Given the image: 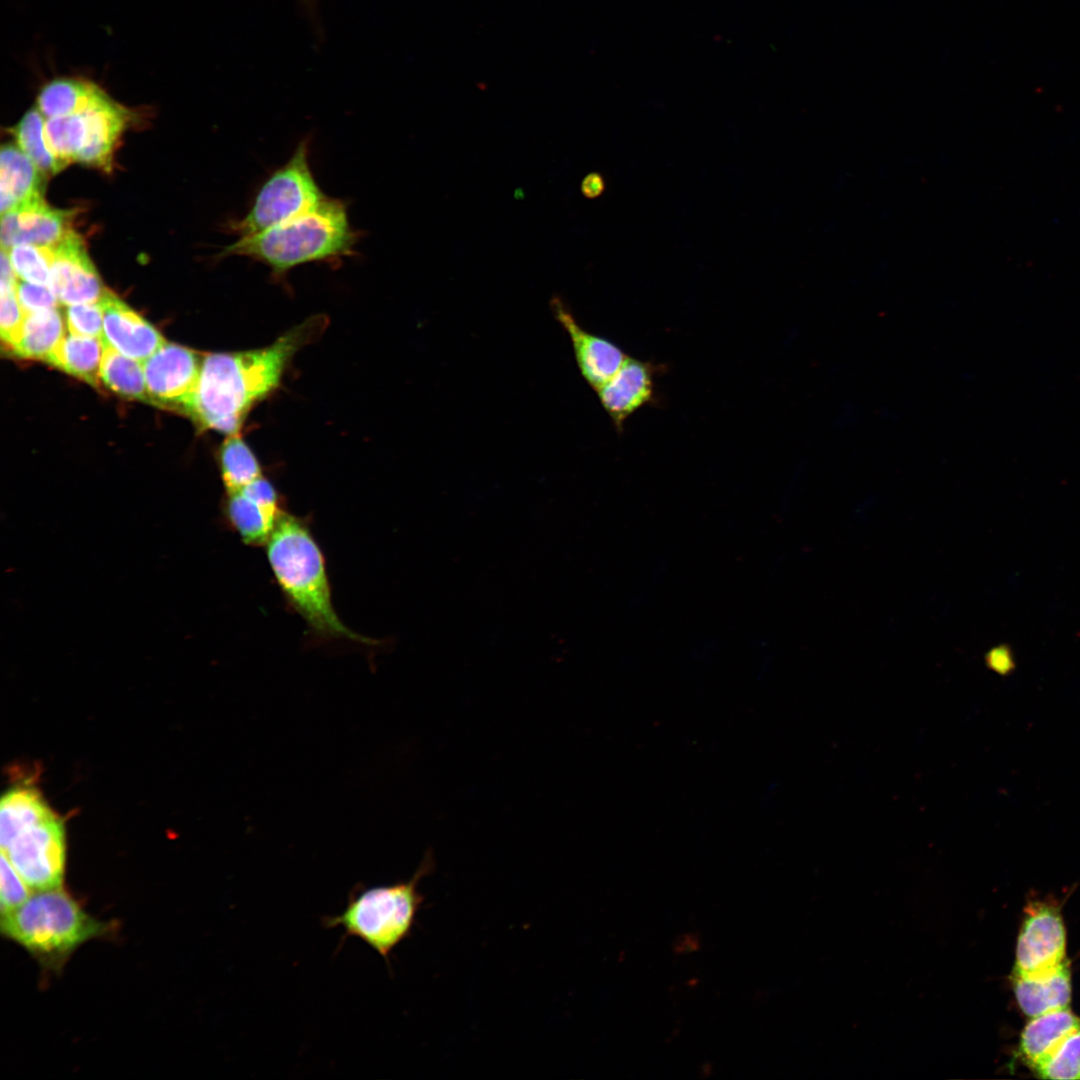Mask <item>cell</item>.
I'll return each instance as SVG.
<instances>
[{
    "label": "cell",
    "instance_id": "1",
    "mask_svg": "<svg viewBox=\"0 0 1080 1080\" xmlns=\"http://www.w3.org/2000/svg\"><path fill=\"white\" fill-rule=\"evenodd\" d=\"M327 323L326 317L313 316L268 346L205 355L187 414L206 429L239 433L250 411L279 387L295 354L320 336Z\"/></svg>",
    "mask_w": 1080,
    "mask_h": 1080
},
{
    "label": "cell",
    "instance_id": "2",
    "mask_svg": "<svg viewBox=\"0 0 1080 1080\" xmlns=\"http://www.w3.org/2000/svg\"><path fill=\"white\" fill-rule=\"evenodd\" d=\"M265 546L281 593L314 635L366 646L380 643L349 629L336 613L325 557L307 520L286 512Z\"/></svg>",
    "mask_w": 1080,
    "mask_h": 1080
},
{
    "label": "cell",
    "instance_id": "3",
    "mask_svg": "<svg viewBox=\"0 0 1080 1080\" xmlns=\"http://www.w3.org/2000/svg\"><path fill=\"white\" fill-rule=\"evenodd\" d=\"M359 233L348 219L342 200L326 197L311 210L268 228L239 237L220 256H244L270 268L281 277L311 262L335 263L355 252Z\"/></svg>",
    "mask_w": 1080,
    "mask_h": 1080
},
{
    "label": "cell",
    "instance_id": "4",
    "mask_svg": "<svg viewBox=\"0 0 1080 1080\" xmlns=\"http://www.w3.org/2000/svg\"><path fill=\"white\" fill-rule=\"evenodd\" d=\"M112 923L87 913L63 887L34 891L1 916V932L22 946L48 972H60L89 940L110 935Z\"/></svg>",
    "mask_w": 1080,
    "mask_h": 1080
},
{
    "label": "cell",
    "instance_id": "5",
    "mask_svg": "<svg viewBox=\"0 0 1080 1080\" xmlns=\"http://www.w3.org/2000/svg\"><path fill=\"white\" fill-rule=\"evenodd\" d=\"M434 862L427 852L411 879L391 885L364 887L358 884L348 895L344 910L321 919L324 928L341 927L342 942L356 937L375 950L389 966L390 954L411 935L424 901L418 891L420 879L431 872Z\"/></svg>",
    "mask_w": 1080,
    "mask_h": 1080
},
{
    "label": "cell",
    "instance_id": "6",
    "mask_svg": "<svg viewBox=\"0 0 1080 1080\" xmlns=\"http://www.w3.org/2000/svg\"><path fill=\"white\" fill-rule=\"evenodd\" d=\"M326 197L310 168L309 139L305 138L263 183L248 212L231 229L239 237L262 232L311 210Z\"/></svg>",
    "mask_w": 1080,
    "mask_h": 1080
},
{
    "label": "cell",
    "instance_id": "7",
    "mask_svg": "<svg viewBox=\"0 0 1080 1080\" xmlns=\"http://www.w3.org/2000/svg\"><path fill=\"white\" fill-rule=\"evenodd\" d=\"M1 853L32 891L63 887L65 831L55 813L20 832Z\"/></svg>",
    "mask_w": 1080,
    "mask_h": 1080
},
{
    "label": "cell",
    "instance_id": "8",
    "mask_svg": "<svg viewBox=\"0 0 1080 1080\" xmlns=\"http://www.w3.org/2000/svg\"><path fill=\"white\" fill-rule=\"evenodd\" d=\"M202 360L186 347L162 345L143 362L149 400L187 413L197 390Z\"/></svg>",
    "mask_w": 1080,
    "mask_h": 1080
},
{
    "label": "cell",
    "instance_id": "9",
    "mask_svg": "<svg viewBox=\"0 0 1080 1080\" xmlns=\"http://www.w3.org/2000/svg\"><path fill=\"white\" fill-rule=\"evenodd\" d=\"M1065 947L1060 914L1044 904L1033 906L1019 933L1014 975L1038 977L1055 971L1065 962Z\"/></svg>",
    "mask_w": 1080,
    "mask_h": 1080
},
{
    "label": "cell",
    "instance_id": "10",
    "mask_svg": "<svg viewBox=\"0 0 1080 1080\" xmlns=\"http://www.w3.org/2000/svg\"><path fill=\"white\" fill-rule=\"evenodd\" d=\"M49 287L67 306L99 301L105 293L80 236L70 231L51 248Z\"/></svg>",
    "mask_w": 1080,
    "mask_h": 1080
},
{
    "label": "cell",
    "instance_id": "11",
    "mask_svg": "<svg viewBox=\"0 0 1080 1080\" xmlns=\"http://www.w3.org/2000/svg\"><path fill=\"white\" fill-rule=\"evenodd\" d=\"M1 216L3 250L20 244L53 248L72 231L74 211L53 208L38 194Z\"/></svg>",
    "mask_w": 1080,
    "mask_h": 1080
},
{
    "label": "cell",
    "instance_id": "12",
    "mask_svg": "<svg viewBox=\"0 0 1080 1080\" xmlns=\"http://www.w3.org/2000/svg\"><path fill=\"white\" fill-rule=\"evenodd\" d=\"M550 306L555 320L570 338L581 375L597 391L629 356L614 342L583 328L561 297H552Z\"/></svg>",
    "mask_w": 1080,
    "mask_h": 1080
},
{
    "label": "cell",
    "instance_id": "13",
    "mask_svg": "<svg viewBox=\"0 0 1080 1080\" xmlns=\"http://www.w3.org/2000/svg\"><path fill=\"white\" fill-rule=\"evenodd\" d=\"M85 135L77 162L110 171L115 146L131 112L97 85L82 108Z\"/></svg>",
    "mask_w": 1080,
    "mask_h": 1080
},
{
    "label": "cell",
    "instance_id": "14",
    "mask_svg": "<svg viewBox=\"0 0 1080 1080\" xmlns=\"http://www.w3.org/2000/svg\"><path fill=\"white\" fill-rule=\"evenodd\" d=\"M663 366L629 358L596 393L615 429L621 433L627 419L656 399V376Z\"/></svg>",
    "mask_w": 1080,
    "mask_h": 1080
},
{
    "label": "cell",
    "instance_id": "15",
    "mask_svg": "<svg viewBox=\"0 0 1080 1080\" xmlns=\"http://www.w3.org/2000/svg\"><path fill=\"white\" fill-rule=\"evenodd\" d=\"M101 340L121 354L144 362L166 343L163 336L118 297L105 291Z\"/></svg>",
    "mask_w": 1080,
    "mask_h": 1080
},
{
    "label": "cell",
    "instance_id": "16",
    "mask_svg": "<svg viewBox=\"0 0 1080 1080\" xmlns=\"http://www.w3.org/2000/svg\"><path fill=\"white\" fill-rule=\"evenodd\" d=\"M1014 992L1021 1010L1031 1018L1068 1008L1071 984L1067 963L1038 977L1014 975Z\"/></svg>",
    "mask_w": 1080,
    "mask_h": 1080
},
{
    "label": "cell",
    "instance_id": "17",
    "mask_svg": "<svg viewBox=\"0 0 1080 1080\" xmlns=\"http://www.w3.org/2000/svg\"><path fill=\"white\" fill-rule=\"evenodd\" d=\"M286 511L273 509L243 490L227 492L224 516L246 545H265Z\"/></svg>",
    "mask_w": 1080,
    "mask_h": 1080
},
{
    "label": "cell",
    "instance_id": "18",
    "mask_svg": "<svg viewBox=\"0 0 1080 1080\" xmlns=\"http://www.w3.org/2000/svg\"><path fill=\"white\" fill-rule=\"evenodd\" d=\"M40 170L18 147L5 144L0 154V208L4 214L41 194Z\"/></svg>",
    "mask_w": 1080,
    "mask_h": 1080
},
{
    "label": "cell",
    "instance_id": "19",
    "mask_svg": "<svg viewBox=\"0 0 1080 1080\" xmlns=\"http://www.w3.org/2000/svg\"><path fill=\"white\" fill-rule=\"evenodd\" d=\"M1079 1028L1080 1019L1069 1007L1033 1017L1022 1032L1021 1051L1035 1067Z\"/></svg>",
    "mask_w": 1080,
    "mask_h": 1080
},
{
    "label": "cell",
    "instance_id": "20",
    "mask_svg": "<svg viewBox=\"0 0 1080 1080\" xmlns=\"http://www.w3.org/2000/svg\"><path fill=\"white\" fill-rule=\"evenodd\" d=\"M64 336L63 319L55 307L25 314L7 346L19 357L46 361Z\"/></svg>",
    "mask_w": 1080,
    "mask_h": 1080
},
{
    "label": "cell",
    "instance_id": "21",
    "mask_svg": "<svg viewBox=\"0 0 1080 1080\" xmlns=\"http://www.w3.org/2000/svg\"><path fill=\"white\" fill-rule=\"evenodd\" d=\"M54 813L34 788L15 787L7 791L0 804V845L5 849L26 828Z\"/></svg>",
    "mask_w": 1080,
    "mask_h": 1080
},
{
    "label": "cell",
    "instance_id": "22",
    "mask_svg": "<svg viewBox=\"0 0 1080 1080\" xmlns=\"http://www.w3.org/2000/svg\"><path fill=\"white\" fill-rule=\"evenodd\" d=\"M103 349L100 338L69 333L61 339L46 361L67 374L98 385Z\"/></svg>",
    "mask_w": 1080,
    "mask_h": 1080
},
{
    "label": "cell",
    "instance_id": "23",
    "mask_svg": "<svg viewBox=\"0 0 1080 1080\" xmlns=\"http://www.w3.org/2000/svg\"><path fill=\"white\" fill-rule=\"evenodd\" d=\"M96 86L81 77H57L40 89L35 106L45 118L66 116L82 108Z\"/></svg>",
    "mask_w": 1080,
    "mask_h": 1080
},
{
    "label": "cell",
    "instance_id": "24",
    "mask_svg": "<svg viewBox=\"0 0 1080 1080\" xmlns=\"http://www.w3.org/2000/svg\"><path fill=\"white\" fill-rule=\"evenodd\" d=\"M99 377L105 386L121 396L149 400L143 363L105 345Z\"/></svg>",
    "mask_w": 1080,
    "mask_h": 1080
},
{
    "label": "cell",
    "instance_id": "25",
    "mask_svg": "<svg viewBox=\"0 0 1080 1080\" xmlns=\"http://www.w3.org/2000/svg\"><path fill=\"white\" fill-rule=\"evenodd\" d=\"M82 108L66 116L45 118L44 137L55 160L56 173L70 163L77 162L85 135Z\"/></svg>",
    "mask_w": 1080,
    "mask_h": 1080
},
{
    "label": "cell",
    "instance_id": "26",
    "mask_svg": "<svg viewBox=\"0 0 1080 1080\" xmlns=\"http://www.w3.org/2000/svg\"><path fill=\"white\" fill-rule=\"evenodd\" d=\"M219 466L227 492L240 490L263 476L258 458L240 433L227 435L219 450Z\"/></svg>",
    "mask_w": 1080,
    "mask_h": 1080
},
{
    "label": "cell",
    "instance_id": "27",
    "mask_svg": "<svg viewBox=\"0 0 1080 1080\" xmlns=\"http://www.w3.org/2000/svg\"><path fill=\"white\" fill-rule=\"evenodd\" d=\"M45 117L36 106L29 109L11 129L17 146L43 173H56L55 160L44 137Z\"/></svg>",
    "mask_w": 1080,
    "mask_h": 1080
},
{
    "label": "cell",
    "instance_id": "28",
    "mask_svg": "<svg viewBox=\"0 0 1080 1080\" xmlns=\"http://www.w3.org/2000/svg\"><path fill=\"white\" fill-rule=\"evenodd\" d=\"M1 311L0 331L6 345L10 343L20 328L25 313L17 296V275L15 274L7 251H1Z\"/></svg>",
    "mask_w": 1080,
    "mask_h": 1080
},
{
    "label": "cell",
    "instance_id": "29",
    "mask_svg": "<svg viewBox=\"0 0 1080 1080\" xmlns=\"http://www.w3.org/2000/svg\"><path fill=\"white\" fill-rule=\"evenodd\" d=\"M1034 1069L1046 1079H1080V1028L1067 1036Z\"/></svg>",
    "mask_w": 1080,
    "mask_h": 1080
},
{
    "label": "cell",
    "instance_id": "30",
    "mask_svg": "<svg viewBox=\"0 0 1080 1080\" xmlns=\"http://www.w3.org/2000/svg\"><path fill=\"white\" fill-rule=\"evenodd\" d=\"M7 253L18 278L33 284L49 286L51 248L20 244L13 246Z\"/></svg>",
    "mask_w": 1080,
    "mask_h": 1080
},
{
    "label": "cell",
    "instance_id": "31",
    "mask_svg": "<svg viewBox=\"0 0 1080 1080\" xmlns=\"http://www.w3.org/2000/svg\"><path fill=\"white\" fill-rule=\"evenodd\" d=\"M65 317L70 334L101 339L104 317L101 300L70 305Z\"/></svg>",
    "mask_w": 1080,
    "mask_h": 1080
},
{
    "label": "cell",
    "instance_id": "32",
    "mask_svg": "<svg viewBox=\"0 0 1080 1080\" xmlns=\"http://www.w3.org/2000/svg\"><path fill=\"white\" fill-rule=\"evenodd\" d=\"M0 874V906L1 916H4L22 905L31 895L32 889L3 853Z\"/></svg>",
    "mask_w": 1080,
    "mask_h": 1080
},
{
    "label": "cell",
    "instance_id": "33",
    "mask_svg": "<svg viewBox=\"0 0 1080 1080\" xmlns=\"http://www.w3.org/2000/svg\"><path fill=\"white\" fill-rule=\"evenodd\" d=\"M17 296L25 314L55 308L58 299L47 285L18 281Z\"/></svg>",
    "mask_w": 1080,
    "mask_h": 1080
},
{
    "label": "cell",
    "instance_id": "34",
    "mask_svg": "<svg viewBox=\"0 0 1080 1080\" xmlns=\"http://www.w3.org/2000/svg\"><path fill=\"white\" fill-rule=\"evenodd\" d=\"M701 942L700 937L695 932H689L679 935L672 943V950L675 954L682 955L696 952L700 949Z\"/></svg>",
    "mask_w": 1080,
    "mask_h": 1080
},
{
    "label": "cell",
    "instance_id": "35",
    "mask_svg": "<svg viewBox=\"0 0 1080 1080\" xmlns=\"http://www.w3.org/2000/svg\"><path fill=\"white\" fill-rule=\"evenodd\" d=\"M605 190V180L599 173L588 174L581 183V191L587 198H596Z\"/></svg>",
    "mask_w": 1080,
    "mask_h": 1080
},
{
    "label": "cell",
    "instance_id": "36",
    "mask_svg": "<svg viewBox=\"0 0 1080 1080\" xmlns=\"http://www.w3.org/2000/svg\"><path fill=\"white\" fill-rule=\"evenodd\" d=\"M988 659L991 668L999 673L1007 672L1013 667L1012 657L1006 648L1000 647V649L992 650Z\"/></svg>",
    "mask_w": 1080,
    "mask_h": 1080
},
{
    "label": "cell",
    "instance_id": "37",
    "mask_svg": "<svg viewBox=\"0 0 1080 1080\" xmlns=\"http://www.w3.org/2000/svg\"><path fill=\"white\" fill-rule=\"evenodd\" d=\"M309 13H312L316 9V0H300Z\"/></svg>",
    "mask_w": 1080,
    "mask_h": 1080
}]
</instances>
